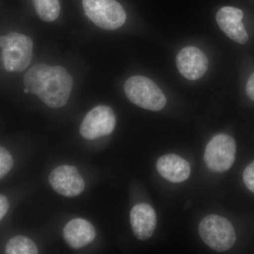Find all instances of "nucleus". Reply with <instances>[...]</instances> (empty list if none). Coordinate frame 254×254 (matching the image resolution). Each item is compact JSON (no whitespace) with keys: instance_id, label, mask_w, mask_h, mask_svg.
<instances>
[{"instance_id":"f257e3e1","label":"nucleus","mask_w":254,"mask_h":254,"mask_svg":"<svg viewBox=\"0 0 254 254\" xmlns=\"http://www.w3.org/2000/svg\"><path fill=\"white\" fill-rule=\"evenodd\" d=\"M24 85L30 93L38 95L51 108H60L67 103L73 79L63 66L37 64L24 76Z\"/></svg>"},{"instance_id":"f03ea898","label":"nucleus","mask_w":254,"mask_h":254,"mask_svg":"<svg viewBox=\"0 0 254 254\" xmlns=\"http://www.w3.org/2000/svg\"><path fill=\"white\" fill-rule=\"evenodd\" d=\"M3 66L9 72H20L28 67L33 56V41L29 37L12 32L0 39Z\"/></svg>"},{"instance_id":"7ed1b4c3","label":"nucleus","mask_w":254,"mask_h":254,"mask_svg":"<svg viewBox=\"0 0 254 254\" xmlns=\"http://www.w3.org/2000/svg\"><path fill=\"white\" fill-rule=\"evenodd\" d=\"M125 92L132 103L151 111H160L165 106L166 98L158 85L150 78L133 76L127 80Z\"/></svg>"},{"instance_id":"20e7f679","label":"nucleus","mask_w":254,"mask_h":254,"mask_svg":"<svg viewBox=\"0 0 254 254\" xmlns=\"http://www.w3.org/2000/svg\"><path fill=\"white\" fill-rule=\"evenodd\" d=\"M198 232L203 242L216 252H226L235 245L236 234L231 222L224 217L210 215L200 221Z\"/></svg>"},{"instance_id":"39448f33","label":"nucleus","mask_w":254,"mask_h":254,"mask_svg":"<svg viewBox=\"0 0 254 254\" xmlns=\"http://www.w3.org/2000/svg\"><path fill=\"white\" fill-rule=\"evenodd\" d=\"M83 7L88 17L103 29H118L126 21V12L116 0H83Z\"/></svg>"},{"instance_id":"423d86ee","label":"nucleus","mask_w":254,"mask_h":254,"mask_svg":"<svg viewBox=\"0 0 254 254\" xmlns=\"http://www.w3.org/2000/svg\"><path fill=\"white\" fill-rule=\"evenodd\" d=\"M236 151V143L232 136L225 133L216 135L209 141L205 148V165L215 173L227 171L235 162Z\"/></svg>"},{"instance_id":"0eeeda50","label":"nucleus","mask_w":254,"mask_h":254,"mask_svg":"<svg viewBox=\"0 0 254 254\" xmlns=\"http://www.w3.org/2000/svg\"><path fill=\"white\" fill-rule=\"evenodd\" d=\"M116 125L113 110L106 105H99L91 110L83 119L80 133L85 139L94 140L113 133Z\"/></svg>"},{"instance_id":"6e6552de","label":"nucleus","mask_w":254,"mask_h":254,"mask_svg":"<svg viewBox=\"0 0 254 254\" xmlns=\"http://www.w3.org/2000/svg\"><path fill=\"white\" fill-rule=\"evenodd\" d=\"M49 182L55 191L66 197L81 194L85 189V182L77 169L69 165H62L50 173Z\"/></svg>"},{"instance_id":"1a4fd4ad","label":"nucleus","mask_w":254,"mask_h":254,"mask_svg":"<svg viewBox=\"0 0 254 254\" xmlns=\"http://www.w3.org/2000/svg\"><path fill=\"white\" fill-rule=\"evenodd\" d=\"M179 71L187 79H199L206 72L208 60L206 55L198 48L186 47L180 50L176 59Z\"/></svg>"},{"instance_id":"9d476101","label":"nucleus","mask_w":254,"mask_h":254,"mask_svg":"<svg viewBox=\"0 0 254 254\" xmlns=\"http://www.w3.org/2000/svg\"><path fill=\"white\" fill-rule=\"evenodd\" d=\"M244 14L242 10L232 6H224L216 15L218 26L227 37L240 44H245L249 37L242 23Z\"/></svg>"},{"instance_id":"9b49d317","label":"nucleus","mask_w":254,"mask_h":254,"mask_svg":"<svg viewBox=\"0 0 254 254\" xmlns=\"http://www.w3.org/2000/svg\"><path fill=\"white\" fill-rule=\"evenodd\" d=\"M130 222L133 234L140 240L151 237L156 227L157 218L154 209L147 203H138L132 208Z\"/></svg>"},{"instance_id":"f8f14e48","label":"nucleus","mask_w":254,"mask_h":254,"mask_svg":"<svg viewBox=\"0 0 254 254\" xmlns=\"http://www.w3.org/2000/svg\"><path fill=\"white\" fill-rule=\"evenodd\" d=\"M64 239L73 250H79L95 240L96 232L91 222L84 219H73L63 230Z\"/></svg>"},{"instance_id":"ddd939ff","label":"nucleus","mask_w":254,"mask_h":254,"mask_svg":"<svg viewBox=\"0 0 254 254\" xmlns=\"http://www.w3.org/2000/svg\"><path fill=\"white\" fill-rule=\"evenodd\" d=\"M156 168L163 178L173 183L185 182L190 176V164L179 155L168 154L160 157Z\"/></svg>"},{"instance_id":"4468645a","label":"nucleus","mask_w":254,"mask_h":254,"mask_svg":"<svg viewBox=\"0 0 254 254\" xmlns=\"http://www.w3.org/2000/svg\"><path fill=\"white\" fill-rule=\"evenodd\" d=\"M6 254H36L38 250L34 242L28 237L18 235L11 238L5 247Z\"/></svg>"},{"instance_id":"2eb2a0df","label":"nucleus","mask_w":254,"mask_h":254,"mask_svg":"<svg viewBox=\"0 0 254 254\" xmlns=\"http://www.w3.org/2000/svg\"><path fill=\"white\" fill-rule=\"evenodd\" d=\"M33 2L37 14L43 21L52 22L59 16V0H33Z\"/></svg>"},{"instance_id":"dca6fc26","label":"nucleus","mask_w":254,"mask_h":254,"mask_svg":"<svg viewBox=\"0 0 254 254\" xmlns=\"http://www.w3.org/2000/svg\"><path fill=\"white\" fill-rule=\"evenodd\" d=\"M13 158L4 147L0 148V178L6 176L13 167Z\"/></svg>"},{"instance_id":"f3484780","label":"nucleus","mask_w":254,"mask_h":254,"mask_svg":"<svg viewBox=\"0 0 254 254\" xmlns=\"http://www.w3.org/2000/svg\"><path fill=\"white\" fill-rule=\"evenodd\" d=\"M246 187L254 193V160L246 168L243 174Z\"/></svg>"},{"instance_id":"a211bd4d","label":"nucleus","mask_w":254,"mask_h":254,"mask_svg":"<svg viewBox=\"0 0 254 254\" xmlns=\"http://www.w3.org/2000/svg\"><path fill=\"white\" fill-rule=\"evenodd\" d=\"M9 209V202L4 195H0V220H2Z\"/></svg>"},{"instance_id":"6ab92c4d","label":"nucleus","mask_w":254,"mask_h":254,"mask_svg":"<svg viewBox=\"0 0 254 254\" xmlns=\"http://www.w3.org/2000/svg\"><path fill=\"white\" fill-rule=\"evenodd\" d=\"M246 91L251 99L254 100V73L251 75L248 81H247Z\"/></svg>"}]
</instances>
